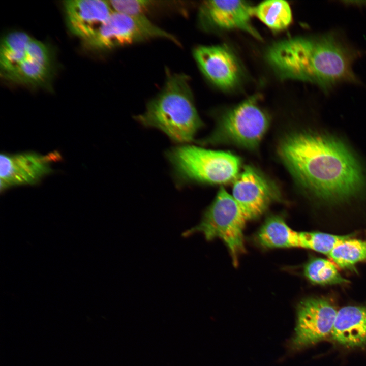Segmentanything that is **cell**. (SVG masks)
Returning a JSON list of instances; mask_svg holds the SVG:
<instances>
[{
	"label": "cell",
	"mask_w": 366,
	"mask_h": 366,
	"mask_svg": "<svg viewBox=\"0 0 366 366\" xmlns=\"http://www.w3.org/2000/svg\"><path fill=\"white\" fill-rule=\"evenodd\" d=\"M278 151L297 181L323 200H345L357 194L364 185L363 171L356 158L331 137L297 132L282 141Z\"/></svg>",
	"instance_id": "cell-1"
},
{
	"label": "cell",
	"mask_w": 366,
	"mask_h": 366,
	"mask_svg": "<svg viewBox=\"0 0 366 366\" xmlns=\"http://www.w3.org/2000/svg\"><path fill=\"white\" fill-rule=\"evenodd\" d=\"M357 57V51L334 33L285 39L273 44L266 54L281 78L310 82L324 91L358 81L352 69Z\"/></svg>",
	"instance_id": "cell-2"
},
{
	"label": "cell",
	"mask_w": 366,
	"mask_h": 366,
	"mask_svg": "<svg viewBox=\"0 0 366 366\" xmlns=\"http://www.w3.org/2000/svg\"><path fill=\"white\" fill-rule=\"evenodd\" d=\"M142 125L156 128L172 141L187 144L203 126L196 109L189 77L168 73L162 89L135 117Z\"/></svg>",
	"instance_id": "cell-3"
},
{
	"label": "cell",
	"mask_w": 366,
	"mask_h": 366,
	"mask_svg": "<svg viewBox=\"0 0 366 366\" xmlns=\"http://www.w3.org/2000/svg\"><path fill=\"white\" fill-rule=\"evenodd\" d=\"M166 155L181 186L226 183L237 177L241 166L240 159L231 152L188 144L172 147Z\"/></svg>",
	"instance_id": "cell-4"
},
{
	"label": "cell",
	"mask_w": 366,
	"mask_h": 366,
	"mask_svg": "<svg viewBox=\"0 0 366 366\" xmlns=\"http://www.w3.org/2000/svg\"><path fill=\"white\" fill-rule=\"evenodd\" d=\"M247 221L232 195L221 187L200 222L182 235L188 237L199 233L208 241L220 238L227 247L233 265L236 266L239 256L245 250L243 230Z\"/></svg>",
	"instance_id": "cell-5"
},
{
	"label": "cell",
	"mask_w": 366,
	"mask_h": 366,
	"mask_svg": "<svg viewBox=\"0 0 366 366\" xmlns=\"http://www.w3.org/2000/svg\"><path fill=\"white\" fill-rule=\"evenodd\" d=\"M267 114L258 105L256 97H252L227 112L202 144L230 143L247 148L258 145L269 126Z\"/></svg>",
	"instance_id": "cell-6"
},
{
	"label": "cell",
	"mask_w": 366,
	"mask_h": 366,
	"mask_svg": "<svg viewBox=\"0 0 366 366\" xmlns=\"http://www.w3.org/2000/svg\"><path fill=\"white\" fill-rule=\"evenodd\" d=\"M154 39L178 43L174 36L155 24L146 16L113 11L98 33L84 43L94 50H107Z\"/></svg>",
	"instance_id": "cell-7"
},
{
	"label": "cell",
	"mask_w": 366,
	"mask_h": 366,
	"mask_svg": "<svg viewBox=\"0 0 366 366\" xmlns=\"http://www.w3.org/2000/svg\"><path fill=\"white\" fill-rule=\"evenodd\" d=\"M338 311L325 298L308 297L297 308L295 332L290 342L292 350H299L325 339L331 334Z\"/></svg>",
	"instance_id": "cell-8"
},
{
	"label": "cell",
	"mask_w": 366,
	"mask_h": 366,
	"mask_svg": "<svg viewBox=\"0 0 366 366\" xmlns=\"http://www.w3.org/2000/svg\"><path fill=\"white\" fill-rule=\"evenodd\" d=\"M60 159V154L56 151L46 155L33 151L1 154V191L15 186L38 184L53 172L52 162Z\"/></svg>",
	"instance_id": "cell-9"
},
{
	"label": "cell",
	"mask_w": 366,
	"mask_h": 366,
	"mask_svg": "<svg viewBox=\"0 0 366 366\" xmlns=\"http://www.w3.org/2000/svg\"><path fill=\"white\" fill-rule=\"evenodd\" d=\"M232 196L247 221L258 218L271 203L280 199L273 184L249 166L234 180Z\"/></svg>",
	"instance_id": "cell-10"
},
{
	"label": "cell",
	"mask_w": 366,
	"mask_h": 366,
	"mask_svg": "<svg viewBox=\"0 0 366 366\" xmlns=\"http://www.w3.org/2000/svg\"><path fill=\"white\" fill-rule=\"evenodd\" d=\"M253 8L244 1H206L200 7L199 20L206 27L239 29L260 39L251 22Z\"/></svg>",
	"instance_id": "cell-11"
},
{
	"label": "cell",
	"mask_w": 366,
	"mask_h": 366,
	"mask_svg": "<svg viewBox=\"0 0 366 366\" xmlns=\"http://www.w3.org/2000/svg\"><path fill=\"white\" fill-rule=\"evenodd\" d=\"M194 57L203 75L217 87L228 89L239 80L241 69L232 51L224 45L199 46Z\"/></svg>",
	"instance_id": "cell-12"
},
{
	"label": "cell",
	"mask_w": 366,
	"mask_h": 366,
	"mask_svg": "<svg viewBox=\"0 0 366 366\" xmlns=\"http://www.w3.org/2000/svg\"><path fill=\"white\" fill-rule=\"evenodd\" d=\"M63 6L69 29L84 42L98 33L113 12L109 1L69 0Z\"/></svg>",
	"instance_id": "cell-13"
},
{
	"label": "cell",
	"mask_w": 366,
	"mask_h": 366,
	"mask_svg": "<svg viewBox=\"0 0 366 366\" xmlns=\"http://www.w3.org/2000/svg\"><path fill=\"white\" fill-rule=\"evenodd\" d=\"M52 69V58L49 48L33 38L24 57L13 70L2 77L28 86H45L50 81Z\"/></svg>",
	"instance_id": "cell-14"
},
{
	"label": "cell",
	"mask_w": 366,
	"mask_h": 366,
	"mask_svg": "<svg viewBox=\"0 0 366 366\" xmlns=\"http://www.w3.org/2000/svg\"><path fill=\"white\" fill-rule=\"evenodd\" d=\"M331 335L345 347L365 346L366 307L347 306L338 310Z\"/></svg>",
	"instance_id": "cell-15"
},
{
	"label": "cell",
	"mask_w": 366,
	"mask_h": 366,
	"mask_svg": "<svg viewBox=\"0 0 366 366\" xmlns=\"http://www.w3.org/2000/svg\"><path fill=\"white\" fill-rule=\"evenodd\" d=\"M298 234L281 216L271 215L258 230L255 240L260 247L266 249L299 248Z\"/></svg>",
	"instance_id": "cell-16"
},
{
	"label": "cell",
	"mask_w": 366,
	"mask_h": 366,
	"mask_svg": "<svg viewBox=\"0 0 366 366\" xmlns=\"http://www.w3.org/2000/svg\"><path fill=\"white\" fill-rule=\"evenodd\" d=\"M33 38L25 32L15 31L7 34L2 39L0 47L2 77L13 70L20 63Z\"/></svg>",
	"instance_id": "cell-17"
},
{
	"label": "cell",
	"mask_w": 366,
	"mask_h": 366,
	"mask_svg": "<svg viewBox=\"0 0 366 366\" xmlns=\"http://www.w3.org/2000/svg\"><path fill=\"white\" fill-rule=\"evenodd\" d=\"M253 16L273 30L287 28L292 20V11L289 3L282 0H269L261 2L253 8Z\"/></svg>",
	"instance_id": "cell-18"
},
{
	"label": "cell",
	"mask_w": 366,
	"mask_h": 366,
	"mask_svg": "<svg viewBox=\"0 0 366 366\" xmlns=\"http://www.w3.org/2000/svg\"><path fill=\"white\" fill-rule=\"evenodd\" d=\"M304 276L312 283L319 285L341 284L348 282L338 271L331 261L321 258H313L305 265Z\"/></svg>",
	"instance_id": "cell-19"
},
{
	"label": "cell",
	"mask_w": 366,
	"mask_h": 366,
	"mask_svg": "<svg viewBox=\"0 0 366 366\" xmlns=\"http://www.w3.org/2000/svg\"><path fill=\"white\" fill-rule=\"evenodd\" d=\"M328 255L340 267L350 269L366 260V241L350 238L337 245Z\"/></svg>",
	"instance_id": "cell-20"
},
{
	"label": "cell",
	"mask_w": 366,
	"mask_h": 366,
	"mask_svg": "<svg viewBox=\"0 0 366 366\" xmlns=\"http://www.w3.org/2000/svg\"><path fill=\"white\" fill-rule=\"evenodd\" d=\"M350 237L319 232H299V248L328 255L337 245Z\"/></svg>",
	"instance_id": "cell-21"
},
{
	"label": "cell",
	"mask_w": 366,
	"mask_h": 366,
	"mask_svg": "<svg viewBox=\"0 0 366 366\" xmlns=\"http://www.w3.org/2000/svg\"><path fill=\"white\" fill-rule=\"evenodd\" d=\"M109 2L113 12L133 15L146 16L157 5L156 2L148 0H112Z\"/></svg>",
	"instance_id": "cell-22"
}]
</instances>
